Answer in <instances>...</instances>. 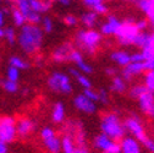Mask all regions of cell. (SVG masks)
Masks as SVG:
<instances>
[{"mask_svg": "<svg viewBox=\"0 0 154 153\" xmlns=\"http://www.w3.org/2000/svg\"><path fill=\"white\" fill-rule=\"evenodd\" d=\"M43 30L38 25L26 23L21 27L17 36V43L26 54H35L43 43Z\"/></svg>", "mask_w": 154, "mask_h": 153, "instance_id": "cell-1", "label": "cell"}, {"mask_svg": "<svg viewBox=\"0 0 154 153\" xmlns=\"http://www.w3.org/2000/svg\"><path fill=\"white\" fill-rule=\"evenodd\" d=\"M100 130L104 135H106L114 141H120L126 135L124 123L115 113H108L102 118Z\"/></svg>", "mask_w": 154, "mask_h": 153, "instance_id": "cell-2", "label": "cell"}, {"mask_svg": "<svg viewBox=\"0 0 154 153\" xmlns=\"http://www.w3.org/2000/svg\"><path fill=\"white\" fill-rule=\"evenodd\" d=\"M76 44L83 52L93 55L102 41V34L95 30H80L75 34Z\"/></svg>", "mask_w": 154, "mask_h": 153, "instance_id": "cell-3", "label": "cell"}, {"mask_svg": "<svg viewBox=\"0 0 154 153\" xmlns=\"http://www.w3.org/2000/svg\"><path fill=\"white\" fill-rule=\"evenodd\" d=\"M48 87L53 92L63 93V94H70L72 92V83L70 80V76L64 72H54L49 76L48 79Z\"/></svg>", "mask_w": 154, "mask_h": 153, "instance_id": "cell-4", "label": "cell"}, {"mask_svg": "<svg viewBox=\"0 0 154 153\" xmlns=\"http://www.w3.org/2000/svg\"><path fill=\"white\" fill-rule=\"evenodd\" d=\"M124 126H125V130L131 133L132 137H134L137 141L141 142V145H143L148 140V136L146 133L142 119L138 115H132V117L125 119Z\"/></svg>", "mask_w": 154, "mask_h": 153, "instance_id": "cell-5", "label": "cell"}, {"mask_svg": "<svg viewBox=\"0 0 154 153\" xmlns=\"http://www.w3.org/2000/svg\"><path fill=\"white\" fill-rule=\"evenodd\" d=\"M16 137V121L11 117L0 119V142L10 143Z\"/></svg>", "mask_w": 154, "mask_h": 153, "instance_id": "cell-6", "label": "cell"}, {"mask_svg": "<svg viewBox=\"0 0 154 153\" xmlns=\"http://www.w3.org/2000/svg\"><path fill=\"white\" fill-rule=\"evenodd\" d=\"M94 147L99 149L102 153H121L120 151V143L119 141H114L110 137H108L104 133H99L98 136L94 137L93 141Z\"/></svg>", "mask_w": 154, "mask_h": 153, "instance_id": "cell-7", "label": "cell"}, {"mask_svg": "<svg viewBox=\"0 0 154 153\" xmlns=\"http://www.w3.org/2000/svg\"><path fill=\"white\" fill-rule=\"evenodd\" d=\"M137 33H138V30L136 28L134 23H128L124 21L115 36H116L118 41L121 45H131Z\"/></svg>", "mask_w": 154, "mask_h": 153, "instance_id": "cell-8", "label": "cell"}, {"mask_svg": "<svg viewBox=\"0 0 154 153\" xmlns=\"http://www.w3.org/2000/svg\"><path fill=\"white\" fill-rule=\"evenodd\" d=\"M15 3H16V9H18L25 15L27 23H32V25L41 23L42 15L37 14V12L31 10L29 4H28V0H15Z\"/></svg>", "mask_w": 154, "mask_h": 153, "instance_id": "cell-9", "label": "cell"}, {"mask_svg": "<svg viewBox=\"0 0 154 153\" xmlns=\"http://www.w3.org/2000/svg\"><path fill=\"white\" fill-rule=\"evenodd\" d=\"M73 105L77 110H80L85 114H94L97 111V104H95V102L88 99L83 93L76 95L73 98Z\"/></svg>", "mask_w": 154, "mask_h": 153, "instance_id": "cell-10", "label": "cell"}, {"mask_svg": "<svg viewBox=\"0 0 154 153\" xmlns=\"http://www.w3.org/2000/svg\"><path fill=\"white\" fill-rule=\"evenodd\" d=\"M69 60L72 61L77 66V70L81 71L85 75H89V73L93 72V67L83 59V55L80 50L72 49V52L70 53V56H69Z\"/></svg>", "mask_w": 154, "mask_h": 153, "instance_id": "cell-11", "label": "cell"}, {"mask_svg": "<svg viewBox=\"0 0 154 153\" xmlns=\"http://www.w3.org/2000/svg\"><path fill=\"white\" fill-rule=\"evenodd\" d=\"M119 143L121 153H142L141 142L132 136H124Z\"/></svg>", "mask_w": 154, "mask_h": 153, "instance_id": "cell-12", "label": "cell"}, {"mask_svg": "<svg viewBox=\"0 0 154 153\" xmlns=\"http://www.w3.org/2000/svg\"><path fill=\"white\" fill-rule=\"evenodd\" d=\"M121 21L116 16L114 15H109L106 17V22H104L102 26H100V34L103 36H115L116 32L119 31V28L121 27Z\"/></svg>", "mask_w": 154, "mask_h": 153, "instance_id": "cell-13", "label": "cell"}, {"mask_svg": "<svg viewBox=\"0 0 154 153\" xmlns=\"http://www.w3.org/2000/svg\"><path fill=\"white\" fill-rule=\"evenodd\" d=\"M146 72V66H144V61L143 63H130L126 66H124L122 69V77L126 81H131L134 76H138L141 73Z\"/></svg>", "mask_w": 154, "mask_h": 153, "instance_id": "cell-14", "label": "cell"}, {"mask_svg": "<svg viewBox=\"0 0 154 153\" xmlns=\"http://www.w3.org/2000/svg\"><path fill=\"white\" fill-rule=\"evenodd\" d=\"M35 123L28 118H21L16 123V135H18L21 139L27 137L28 135L34 131Z\"/></svg>", "mask_w": 154, "mask_h": 153, "instance_id": "cell-15", "label": "cell"}, {"mask_svg": "<svg viewBox=\"0 0 154 153\" xmlns=\"http://www.w3.org/2000/svg\"><path fill=\"white\" fill-rule=\"evenodd\" d=\"M72 49H73V47L70 43H64V44H61L59 47H56L55 50L53 52V60L56 61V63L67 61Z\"/></svg>", "mask_w": 154, "mask_h": 153, "instance_id": "cell-16", "label": "cell"}, {"mask_svg": "<svg viewBox=\"0 0 154 153\" xmlns=\"http://www.w3.org/2000/svg\"><path fill=\"white\" fill-rule=\"evenodd\" d=\"M137 101H138V105H140L141 111L148 115V113L152 110V108L154 105V92L146 91Z\"/></svg>", "mask_w": 154, "mask_h": 153, "instance_id": "cell-17", "label": "cell"}, {"mask_svg": "<svg viewBox=\"0 0 154 153\" xmlns=\"http://www.w3.org/2000/svg\"><path fill=\"white\" fill-rule=\"evenodd\" d=\"M152 39H153V34H150V33H148L146 31H142V32H138L136 34L132 44L138 47V48H141V49H143V48L150 47Z\"/></svg>", "mask_w": 154, "mask_h": 153, "instance_id": "cell-18", "label": "cell"}, {"mask_svg": "<svg viewBox=\"0 0 154 153\" xmlns=\"http://www.w3.org/2000/svg\"><path fill=\"white\" fill-rule=\"evenodd\" d=\"M28 4L32 11L41 14V15L44 12H48L51 8L50 0H28Z\"/></svg>", "mask_w": 154, "mask_h": 153, "instance_id": "cell-19", "label": "cell"}, {"mask_svg": "<svg viewBox=\"0 0 154 153\" xmlns=\"http://www.w3.org/2000/svg\"><path fill=\"white\" fill-rule=\"evenodd\" d=\"M44 147L47 148L48 153H60L61 151V140L56 136V133L45 140H43Z\"/></svg>", "mask_w": 154, "mask_h": 153, "instance_id": "cell-20", "label": "cell"}, {"mask_svg": "<svg viewBox=\"0 0 154 153\" xmlns=\"http://www.w3.org/2000/svg\"><path fill=\"white\" fill-rule=\"evenodd\" d=\"M110 59L116 63L119 66H126L127 64L131 63V58H130V53L125 52V50H115L110 54Z\"/></svg>", "mask_w": 154, "mask_h": 153, "instance_id": "cell-21", "label": "cell"}, {"mask_svg": "<svg viewBox=\"0 0 154 153\" xmlns=\"http://www.w3.org/2000/svg\"><path fill=\"white\" fill-rule=\"evenodd\" d=\"M65 115H66V110H65V105L61 102H57L54 104L53 107V113H51V118L53 121L56 124L64 123L65 120Z\"/></svg>", "mask_w": 154, "mask_h": 153, "instance_id": "cell-22", "label": "cell"}, {"mask_svg": "<svg viewBox=\"0 0 154 153\" xmlns=\"http://www.w3.org/2000/svg\"><path fill=\"white\" fill-rule=\"evenodd\" d=\"M69 73L72 76V77H75L77 80V82H79V85L82 86L83 88H91L92 87V82L87 77V75L82 73L81 71H79L77 69H73V67L69 69Z\"/></svg>", "mask_w": 154, "mask_h": 153, "instance_id": "cell-23", "label": "cell"}, {"mask_svg": "<svg viewBox=\"0 0 154 153\" xmlns=\"http://www.w3.org/2000/svg\"><path fill=\"white\" fill-rule=\"evenodd\" d=\"M110 89L115 93H125L127 91V81L122 76H114L110 85Z\"/></svg>", "mask_w": 154, "mask_h": 153, "instance_id": "cell-24", "label": "cell"}, {"mask_svg": "<svg viewBox=\"0 0 154 153\" xmlns=\"http://www.w3.org/2000/svg\"><path fill=\"white\" fill-rule=\"evenodd\" d=\"M98 14H95L94 11H87V12H85V14H82V16H81V23L86 27V28H93L95 25H97V22H98Z\"/></svg>", "mask_w": 154, "mask_h": 153, "instance_id": "cell-25", "label": "cell"}, {"mask_svg": "<svg viewBox=\"0 0 154 153\" xmlns=\"http://www.w3.org/2000/svg\"><path fill=\"white\" fill-rule=\"evenodd\" d=\"M136 4L152 21L154 18V0H136Z\"/></svg>", "mask_w": 154, "mask_h": 153, "instance_id": "cell-26", "label": "cell"}, {"mask_svg": "<svg viewBox=\"0 0 154 153\" xmlns=\"http://www.w3.org/2000/svg\"><path fill=\"white\" fill-rule=\"evenodd\" d=\"M76 147H77V145L73 140V136L70 135V133H66L61 139V151L64 153H73Z\"/></svg>", "mask_w": 154, "mask_h": 153, "instance_id": "cell-27", "label": "cell"}, {"mask_svg": "<svg viewBox=\"0 0 154 153\" xmlns=\"http://www.w3.org/2000/svg\"><path fill=\"white\" fill-rule=\"evenodd\" d=\"M9 63H10V66H14V67L18 69L20 71L21 70H27L29 67V63L26 61L23 58H21V56H11Z\"/></svg>", "mask_w": 154, "mask_h": 153, "instance_id": "cell-28", "label": "cell"}, {"mask_svg": "<svg viewBox=\"0 0 154 153\" xmlns=\"http://www.w3.org/2000/svg\"><path fill=\"white\" fill-rule=\"evenodd\" d=\"M146 91H147L146 86L138 83V85H134V86H132V87L130 88L128 95H130V98H132V99H138Z\"/></svg>", "mask_w": 154, "mask_h": 153, "instance_id": "cell-29", "label": "cell"}, {"mask_svg": "<svg viewBox=\"0 0 154 153\" xmlns=\"http://www.w3.org/2000/svg\"><path fill=\"white\" fill-rule=\"evenodd\" d=\"M12 20H14L15 26H17V27H22V26H25L27 23L25 15L20 10H18V9H16V8L12 11Z\"/></svg>", "mask_w": 154, "mask_h": 153, "instance_id": "cell-30", "label": "cell"}, {"mask_svg": "<svg viewBox=\"0 0 154 153\" xmlns=\"http://www.w3.org/2000/svg\"><path fill=\"white\" fill-rule=\"evenodd\" d=\"M147 91L154 92V70H147L144 73V82Z\"/></svg>", "mask_w": 154, "mask_h": 153, "instance_id": "cell-31", "label": "cell"}, {"mask_svg": "<svg viewBox=\"0 0 154 153\" xmlns=\"http://www.w3.org/2000/svg\"><path fill=\"white\" fill-rule=\"evenodd\" d=\"M2 86L9 93H16L18 91V83H17V81H11V80H8L6 79V80H4L2 82Z\"/></svg>", "mask_w": 154, "mask_h": 153, "instance_id": "cell-32", "label": "cell"}, {"mask_svg": "<svg viewBox=\"0 0 154 153\" xmlns=\"http://www.w3.org/2000/svg\"><path fill=\"white\" fill-rule=\"evenodd\" d=\"M41 23H42V30L43 32L45 33H50L53 32V28H54V23H53V20L50 17L45 16V17H42V20H41Z\"/></svg>", "mask_w": 154, "mask_h": 153, "instance_id": "cell-33", "label": "cell"}, {"mask_svg": "<svg viewBox=\"0 0 154 153\" xmlns=\"http://www.w3.org/2000/svg\"><path fill=\"white\" fill-rule=\"evenodd\" d=\"M4 38L8 41L9 44H15V43H16V38H17L16 31H15L12 27H8V28H5Z\"/></svg>", "mask_w": 154, "mask_h": 153, "instance_id": "cell-34", "label": "cell"}, {"mask_svg": "<svg viewBox=\"0 0 154 153\" xmlns=\"http://www.w3.org/2000/svg\"><path fill=\"white\" fill-rule=\"evenodd\" d=\"M18 77H20V70L14 66H9L6 71V79L11 81H18Z\"/></svg>", "mask_w": 154, "mask_h": 153, "instance_id": "cell-35", "label": "cell"}, {"mask_svg": "<svg viewBox=\"0 0 154 153\" xmlns=\"http://www.w3.org/2000/svg\"><path fill=\"white\" fill-rule=\"evenodd\" d=\"M83 94L86 95V97H87L88 99H91V101H93V102H95V103H97V102L99 101V97H98V91L93 89L92 87H91V88H85Z\"/></svg>", "mask_w": 154, "mask_h": 153, "instance_id": "cell-36", "label": "cell"}, {"mask_svg": "<svg viewBox=\"0 0 154 153\" xmlns=\"http://www.w3.org/2000/svg\"><path fill=\"white\" fill-rule=\"evenodd\" d=\"M64 22H65V25H67V26H70V27H75L77 23H79V18H77L75 15H66L65 17H64Z\"/></svg>", "mask_w": 154, "mask_h": 153, "instance_id": "cell-37", "label": "cell"}, {"mask_svg": "<svg viewBox=\"0 0 154 153\" xmlns=\"http://www.w3.org/2000/svg\"><path fill=\"white\" fill-rule=\"evenodd\" d=\"M98 97H99V101L98 102H102L103 104H108L109 103V93H108L106 89L100 88L98 91Z\"/></svg>", "mask_w": 154, "mask_h": 153, "instance_id": "cell-38", "label": "cell"}, {"mask_svg": "<svg viewBox=\"0 0 154 153\" xmlns=\"http://www.w3.org/2000/svg\"><path fill=\"white\" fill-rule=\"evenodd\" d=\"M82 2H83V5H85L86 8L93 10L95 6H98V5L103 4V3H104V0H82Z\"/></svg>", "mask_w": 154, "mask_h": 153, "instance_id": "cell-39", "label": "cell"}, {"mask_svg": "<svg viewBox=\"0 0 154 153\" xmlns=\"http://www.w3.org/2000/svg\"><path fill=\"white\" fill-rule=\"evenodd\" d=\"M53 135H55V131H54L51 127H43L42 131H41V137H42V140H45V139H48V137H50V136H53Z\"/></svg>", "mask_w": 154, "mask_h": 153, "instance_id": "cell-40", "label": "cell"}, {"mask_svg": "<svg viewBox=\"0 0 154 153\" xmlns=\"http://www.w3.org/2000/svg\"><path fill=\"white\" fill-rule=\"evenodd\" d=\"M130 58H131L132 63H143L144 61V58H143L141 52H136L133 54H130Z\"/></svg>", "mask_w": 154, "mask_h": 153, "instance_id": "cell-41", "label": "cell"}, {"mask_svg": "<svg viewBox=\"0 0 154 153\" xmlns=\"http://www.w3.org/2000/svg\"><path fill=\"white\" fill-rule=\"evenodd\" d=\"M134 26H136V28L138 30V32H142L147 28L148 26V21L144 20V18H142V20H138V21H134Z\"/></svg>", "mask_w": 154, "mask_h": 153, "instance_id": "cell-42", "label": "cell"}, {"mask_svg": "<svg viewBox=\"0 0 154 153\" xmlns=\"http://www.w3.org/2000/svg\"><path fill=\"white\" fill-rule=\"evenodd\" d=\"M92 11H94L95 14H98V15H105L106 12H108V6L103 3V4H100V5H98V6H95Z\"/></svg>", "mask_w": 154, "mask_h": 153, "instance_id": "cell-43", "label": "cell"}, {"mask_svg": "<svg viewBox=\"0 0 154 153\" xmlns=\"http://www.w3.org/2000/svg\"><path fill=\"white\" fill-rule=\"evenodd\" d=\"M143 146L148 149V151H150L152 153H154V141L153 140H150V139H148L144 143H143Z\"/></svg>", "mask_w": 154, "mask_h": 153, "instance_id": "cell-44", "label": "cell"}, {"mask_svg": "<svg viewBox=\"0 0 154 153\" xmlns=\"http://www.w3.org/2000/svg\"><path fill=\"white\" fill-rule=\"evenodd\" d=\"M116 72H118V70L115 69V67H111V66H109V67L105 69V73H106L108 76H110V77H114V76H116Z\"/></svg>", "mask_w": 154, "mask_h": 153, "instance_id": "cell-45", "label": "cell"}, {"mask_svg": "<svg viewBox=\"0 0 154 153\" xmlns=\"http://www.w3.org/2000/svg\"><path fill=\"white\" fill-rule=\"evenodd\" d=\"M73 153H89L86 146H77L76 149L73 151Z\"/></svg>", "mask_w": 154, "mask_h": 153, "instance_id": "cell-46", "label": "cell"}, {"mask_svg": "<svg viewBox=\"0 0 154 153\" xmlns=\"http://www.w3.org/2000/svg\"><path fill=\"white\" fill-rule=\"evenodd\" d=\"M8 14L6 10H0V27L4 26V21H5V15Z\"/></svg>", "mask_w": 154, "mask_h": 153, "instance_id": "cell-47", "label": "cell"}, {"mask_svg": "<svg viewBox=\"0 0 154 153\" xmlns=\"http://www.w3.org/2000/svg\"><path fill=\"white\" fill-rule=\"evenodd\" d=\"M0 153H8V145L0 142Z\"/></svg>", "mask_w": 154, "mask_h": 153, "instance_id": "cell-48", "label": "cell"}, {"mask_svg": "<svg viewBox=\"0 0 154 153\" xmlns=\"http://www.w3.org/2000/svg\"><path fill=\"white\" fill-rule=\"evenodd\" d=\"M50 2H56V3H60V4H63V5H70V3H71V0H50Z\"/></svg>", "mask_w": 154, "mask_h": 153, "instance_id": "cell-49", "label": "cell"}, {"mask_svg": "<svg viewBox=\"0 0 154 153\" xmlns=\"http://www.w3.org/2000/svg\"><path fill=\"white\" fill-rule=\"evenodd\" d=\"M4 34H5V28L0 27V38H4Z\"/></svg>", "mask_w": 154, "mask_h": 153, "instance_id": "cell-50", "label": "cell"}, {"mask_svg": "<svg viewBox=\"0 0 154 153\" xmlns=\"http://www.w3.org/2000/svg\"><path fill=\"white\" fill-rule=\"evenodd\" d=\"M6 2H10L11 3V2H15V0H6Z\"/></svg>", "mask_w": 154, "mask_h": 153, "instance_id": "cell-51", "label": "cell"}, {"mask_svg": "<svg viewBox=\"0 0 154 153\" xmlns=\"http://www.w3.org/2000/svg\"><path fill=\"white\" fill-rule=\"evenodd\" d=\"M47 153H48V152H47Z\"/></svg>", "mask_w": 154, "mask_h": 153, "instance_id": "cell-52", "label": "cell"}]
</instances>
